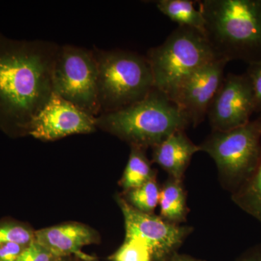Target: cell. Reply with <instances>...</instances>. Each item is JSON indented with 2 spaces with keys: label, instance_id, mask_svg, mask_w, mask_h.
I'll return each mask as SVG.
<instances>
[{
  "label": "cell",
  "instance_id": "25",
  "mask_svg": "<svg viewBox=\"0 0 261 261\" xmlns=\"http://www.w3.org/2000/svg\"><path fill=\"white\" fill-rule=\"evenodd\" d=\"M165 261H206L202 259L196 258L191 256V255H186V254H180L178 252L173 254L171 257H168L167 260Z\"/></svg>",
  "mask_w": 261,
  "mask_h": 261
},
{
  "label": "cell",
  "instance_id": "21",
  "mask_svg": "<svg viewBox=\"0 0 261 261\" xmlns=\"http://www.w3.org/2000/svg\"><path fill=\"white\" fill-rule=\"evenodd\" d=\"M251 84L255 100V113L261 114V61L248 64L246 72Z\"/></svg>",
  "mask_w": 261,
  "mask_h": 261
},
{
  "label": "cell",
  "instance_id": "3",
  "mask_svg": "<svg viewBox=\"0 0 261 261\" xmlns=\"http://www.w3.org/2000/svg\"><path fill=\"white\" fill-rule=\"evenodd\" d=\"M96 126L130 147L147 150L170 135L190 126L166 94L154 89L142 100L128 107L96 117Z\"/></svg>",
  "mask_w": 261,
  "mask_h": 261
},
{
  "label": "cell",
  "instance_id": "10",
  "mask_svg": "<svg viewBox=\"0 0 261 261\" xmlns=\"http://www.w3.org/2000/svg\"><path fill=\"white\" fill-rule=\"evenodd\" d=\"M227 63L224 60L216 59L201 67L187 77L170 97L190 126H197L205 120L224 80Z\"/></svg>",
  "mask_w": 261,
  "mask_h": 261
},
{
  "label": "cell",
  "instance_id": "8",
  "mask_svg": "<svg viewBox=\"0 0 261 261\" xmlns=\"http://www.w3.org/2000/svg\"><path fill=\"white\" fill-rule=\"evenodd\" d=\"M115 199L124 219L125 239L143 242L149 247L153 261H165L178 252L193 231L191 226L172 224L154 214L136 210L121 194H116Z\"/></svg>",
  "mask_w": 261,
  "mask_h": 261
},
{
  "label": "cell",
  "instance_id": "5",
  "mask_svg": "<svg viewBox=\"0 0 261 261\" xmlns=\"http://www.w3.org/2000/svg\"><path fill=\"white\" fill-rule=\"evenodd\" d=\"M148 61L154 89L171 97L187 77L217 59L203 32L178 27L164 42L149 49Z\"/></svg>",
  "mask_w": 261,
  "mask_h": 261
},
{
  "label": "cell",
  "instance_id": "23",
  "mask_svg": "<svg viewBox=\"0 0 261 261\" xmlns=\"http://www.w3.org/2000/svg\"><path fill=\"white\" fill-rule=\"evenodd\" d=\"M27 247L16 243H7L0 246V261H18Z\"/></svg>",
  "mask_w": 261,
  "mask_h": 261
},
{
  "label": "cell",
  "instance_id": "15",
  "mask_svg": "<svg viewBox=\"0 0 261 261\" xmlns=\"http://www.w3.org/2000/svg\"><path fill=\"white\" fill-rule=\"evenodd\" d=\"M158 9L178 27H189L204 33L205 19L190 0H158L154 2Z\"/></svg>",
  "mask_w": 261,
  "mask_h": 261
},
{
  "label": "cell",
  "instance_id": "27",
  "mask_svg": "<svg viewBox=\"0 0 261 261\" xmlns=\"http://www.w3.org/2000/svg\"><path fill=\"white\" fill-rule=\"evenodd\" d=\"M79 261H99L98 260L97 257H94L93 256H90L88 257V258L86 259H79Z\"/></svg>",
  "mask_w": 261,
  "mask_h": 261
},
{
  "label": "cell",
  "instance_id": "24",
  "mask_svg": "<svg viewBox=\"0 0 261 261\" xmlns=\"http://www.w3.org/2000/svg\"><path fill=\"white\" fill-rule=\"evenodd\" d=\"M234 261H261V244L250 247Z\"/></svg>",
  "mask_w": 261,
  "mask_h": 261
},
{
  "label": "cell",
  "instance_id": "20",
  "mask_svg": "<svg viewBox=\"0 0 261 261\" xmlns=\"http://www.w3.org/2000/svg\"><path fill=\"white\" fill-rule=\"evenodd\" d=\"M110 261H153L149 247L137 239H125L119 248L108 257Z\"/></svg>",
  "mask_w": 261,
  "mask_h": 261
},
{
  "label": "cell",
  "instance_id": "19",
  "mask_svg": "<svg viewBox=\"0 0 261 261\" xmlns=\"http://www.w3.org/2000/svg\"><path fill=\"white\" fill-rule=\"evenodd\" d=\"M35 231L18 221L0 223V246L7 243H16L28 247L34 241Z\"/></svg>",
  "mask_w": 261,
  "mask_h": 261
},
{
  "label": "cell",
  "instance_id": "14",
  "mask_svg": "<svg viewBox=\"0 0 261 261\" xmlns=\"http://www.w3.org/2000/svg\"><path fill=\"white\" fill-rule=\"evenodd\" d=\"M159 205L163 219L178 225L186 222L189 209L183 181L168 177L161 187Z\"/></svg>",
  "mask_w": 261,
  "mask_h": 261
},
{
  "label": "cell",
  "instance_id": "18",
  "mask_svg": "<svg viewBox=\"0 0 261 261\" xmlns=\"http://www.w3.org/2000/svg\"><path fill=\"white\" fill-rule=\"evenodd\" d=\"M161 187L157 176L142 186L121 193L122 197L136 210L147 214H154L159 206Z\"/></svg>",
  "mask_w": 261,
  "mask_h": 261
},
{
  "label": "cell",
  "instance_id": "1",
  "mask_svg": "<svg viewBox=\"0 0 261 261\" xmlns=\"http://www.w3.org/2000/svg\"><path fill=\"white\" fill-rule=\"evenodd\" d=\"M60 47L44 40L13 41L0 36V126L28 135L29 125L53 94Z\"/></svg>",
  "mask_w": 261,
  "mask_h": 261
},
{
  "label": "cell",
  "instance_id": "6",
  "mask_svg": "<svg viewBox=\"0 0 261 261\" xmlns=\"http://www.w3.org/2000/svg\"><path fill=\"white\" fill-rule=\"evenodd\" d=\"M200 146L217 166L221 185L233 193L252 176L261 153V114L226 132L212 130Z\"/></svg>",
  "mask_w": 261,
  "mask_h": 261
},
{
  "label": "cell",
  "instance_id": "12",
  "mask_svg": "<svg viewBox=\"0 0 261 261\" xmlns=\"http://www.w3.org/2000/svg\"><path fill=\"white\" fill-rule=\"evenodd\" d=\"M34 241L58 257L75 256L86 259L91 255H86L82 249L99 243V236L87 225L69 222L35 231Z\"/></svg>",
  "mask_w": 261,
  "mask_h": 261
},
{
  "label": "cell",
  "instance_id": "17",
  "mask_svg": "<svg viewBox=\"0 0 261 261\" xmlns=\"http://www.w3.org/2000/svg\"><path fill=\"white\" fill-rule=\"evenodd\" d=\"M231 200L240 208L261 224V153L252 176L231 193Z\"/></svg>",
  "mask_w": 261,
  "mask_h": 261
},
{
  "label": "cell",
  "instance_id": "7",
  "mask_svg": "<svg viewBox=\"0 0 261 261\" xmlns=\"http://www.w3.org/2000/svg\"><path fill=\"white\" fill-rule=\"evenodd\" d=\"M53 91L87 114H100L97 61L92 49L68 44L60 47L53 71Z\"/></svg>",
  "mask_w": 261,
  "mask_h": 261
},
{
  "label": "cell",
  "instance_id": "22",
  "mask_svg": "<svg viewBox=\"0 0 261 261\" xmlns=\"http://www.w3.org/2000/svg\"><path fill=\"white\" fill-rule=\"evenodd\" d=\"M58 257L40 244L34 241L22 252L18 261H57Z\"/></svg>",
  "mask_w": 261,
  "mask_h": 261
},
{
  "label": "cell",
  "instance_id": "2",
  "mask_svg": "<svg viewBox=\"0 0 261 261\" xmlns=\"http://www.w3.org/2000/svg\"><path fill=\"white\" fill-rule=\"evenodd\" d=\"M200 10L217 59L261 61V0H203Z\"/></svg>",
  "mask_w": 261,
  "mask_h": 261
},
{
  "label": "cell",
  "instance_id": "9",
  "mask_svg": "<svg viewBox=\"0 0 261 261\" xmlns=\"http://www.w3.org/2000/svg\"><path fill=\"white\" fill-rule=\"evenodd\" d=\"M254 113L253 91L246 73H228L211 102L207 117L213 130L226 132L247 124Z\"/></svg>",
  "mask_w": 261,
  "mask_h": 261
},
{
  "label": "cell",
  "instance_id": "16",
  "mask_svg": "<svg viewBox=\"0 0 261 261\" xmlns=\"http://www.w3.org/2000/svg\"><path fill=\"white\" fill-rule=\"evenodd\" d=\"M158 172L152 167V163L146 154L145 149L130 147L128 162L122 175L119 185L123 192L142 186L157 176Z\"/></svg>",
  "mask_w": 261,
  "mask_h": 261
},
{
  "label": "cell",
  "instance_id": "13",
  "mask_svg": "<svg viewBox=\"0 0 261 261\" xmlns=\"http://www.w3.org/2000/svg\"><path fill=\"white\" fill-rule=\"evenodd\" d=\"M152 149V162L161 166L168 177L181 181L194 154L200 151L185 130L175 132Z\"/></svg>",
  "mask_w": 261,
  "mask_h": 261
},
{
  "label": "cell",
  "instance_id": "26",
  "mask_svg": "<svg viewBox=\"0 0 261 261\" xmlns=\"http://www.w3.org/2000/svg\"><path fill=\"white\" fill-rule=\"evenodd\" d=\"M79 257L75 256L61 257L57 261H79Z\"/></svg>",
  "mask_w": 261,
  "mask_h": 261
},
{
  "label": "cell",
  "instance_id": "4",
  "mask_svg": "<svg viewBox=\"0 0 261 261\" xmlns=\"http://www.w3.org/2000/svg\"><path fill=\"white\" fill-rule=\"evenodd\" d=\"M92 51L97 61L100 114L128 107L154 89L152 70L145 56L122 49L94 48Z\"/></svg>",
  "mask_w": 261,
  "mask_h": 261
},
{
  "label": "cell",
  "instance_id": "11",
  "mask_svg": "<svg viewBox=\"0 0 261 261\" xmlns=\"http://www.w3.org/2000/svg\"><path fill=\"white\" fill-rule=\"evenodd\" d=\"M97 128L96 117L87 114L53 92L29 125L28 135L49 142L72 135L92 133Z\"/></svg>",
  "mask_w": 261,
  "mask_h": 261
}]
</instances>
